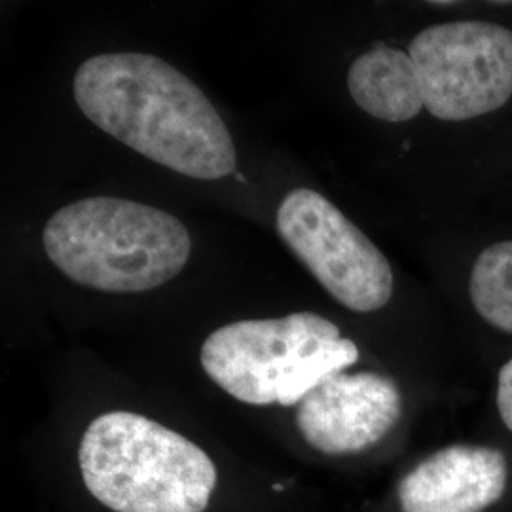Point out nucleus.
Returning <instances> with one entry per match:
<instances>
[{
    "instance_id": "nucleus-2",
    "label": "nucleus",
    "mask_w": 512,
    "mask_h": 512,
    "mask_svg": "<svg viewBox=\"0 0 512 512\" xmlns=\"http://www.w3.org/2000/svg\"><path fill=\"white\" fill-rule=\"evenodd\" d=\"M42 245L57 270L103 293H145L183 272L192 239L158 207L120 198H86L46 222Z\"/></svg>"
},
{
    "instance_id": "nucleus-8",
    "label": "nucleus",
    "mask_w": 512,
    "mask_h": 512,
    "mask_svg": "<svg viewBox=\"0 0 512 512\" xmlns=\"http://www.w3.org/2000/svg\"><path fill=\"white\" fill-rule=\"evenodd\" d=\"M507 458L490 446L452 444L421 459L401 478L403 512H484L507 490Z\"/></svg>"
},
{
    "instance_id": "nucleus-3",
    "label": "nucleus",
    "mask_w": 512,
    "mask_h": 512,
    "mask_svg": "<svg viewBox=\"0 0 512 512\" xmlns=\"http://www.w3.org/2000/svg\"><path fill=\"white\" fill-rule=\"evenodd\" d=\"M78 461L88 492L114 512H203L217 486L200 446L133 412L95 418Z\"/></svg>"
},
{
    "instance_id": "nucleus-5",
    "label": "nucleus",
    "mask_w": 512,
    "mask_h": 512,
    "mask_svg": "<svg viewBox=\"0 0 512 512\" xmlns=\"http://www.w3.org/2000/svg\"><path fill=\"white\" fill-rule=\"evenodd\" d=\"M408 54L423 103L444 122L499 110L512 97V31L490 21H452L423 29Z\"/></svg>"
},
{
    "instance_id": "nucleus-9",
    "label": "nucleus",
    "mask_w": 512,
    "mask_h": 512,
    "mask_svg": "<svg viewBox=\"0 0 512 512\" xmlns=\"http://www.w3.org/2000/svg\"><path fill=\"white\" fill-rule=\"evenodd\" d=\"M348 90L370 116L393 124L416 118L425 107L412 57L387 44H376L351 63Z\"/></svg>"
},
{
    "instance_id": "nucleus-6",
    "label": "nucleus",
    "mask_w": 512,
    "mask_h": 512,
    "mask_svg": "<svg viewBox=\"0 0 512 512\" xmlns=\"http://www.w3.org/2000/svg\"><path fill=\"white\" fill-rule=\"evenodd\" d=\"M277 232L348 310L370 313L391 300L393 270L384 253L319 192H289L277 209Z\"/></svg>"
},
{
    "instance_id": "nucleus-1",
    "label": "nucleus",
    "mask_w": 512,
    "mask_h": 512,
    "mask_svg": "<svg viewBox=\"0 0 512 512\" xmlns=\"http://www.w3.org/2000/svg\"><path fill=\"white\" fill-rule=\"evenodd\" d=\"M73 93L97 128L175 173L217 181L236 169L234 139L219 110L156 55H93L74 74Z\"/></svg>"
},
{
    "instance_id": "nucleus-11",
    "label": "nucleus",
    "mask_w": 512,
    "mask_h": 512,
    "mask_svg": "<svg viewBox=\"0 0 512 512\" xmlns=\"http://www.w3.org/2000/svg\"><path fill=\"white\" fill-rule=\"evenodd\" d=\"M497 410L507 429L512 431V359L505 363L497 376Z\"/></svg>"
},
{
    "instance_id": "nucleus-7",
    "label": "nucleus",
    "mask_w": 512,
    "mask_h": 512,
    "mask_svg": "<svg viewBox=\"0 0 512 512\" xmlns=\"http://www.w3.org/2000/svg\"><path fill=\"white\" fill-rule=\"evenodd\" d=\"M403 414L397 384L376 372H338L298 404L304 440L327 456H353L378 444Z\"/></svg>"
},
{
    "instance_id": "nucleus-4",
    "label": "nucleus",
    "mask_w": 512,
    "mask_h": 512,
    "mask_svg": "<svg viewBox=\"0 0 512 512\" xmlns=\"http://www.w3.org/2000/svg\"><path fill=\"white\" fill-rule=\"evenodd\" d=\"M205 374L241 403L294 406L359 361V348L311 311L220 327L202 346Z\"/></svg>"
},
{
    "instance_id": "nucleus-10",
    "label": "nucleus",
    "mask_w": 512,
    "mask_h": 512,
    "mask_svg": "<svg viewBox=\"0 0 512 512\" xmlns=\"http://www.w3.org/2000/svg\"><path fill=\"white\" fill-rule=\"evenodd\" d=\"M469 294L486 323L512 334V241H499L476 256Z\"/></svg>"
}]
</instances>
